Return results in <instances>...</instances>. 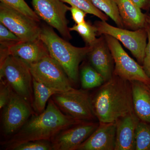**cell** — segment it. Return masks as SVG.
I'll use <instances>...</instances> for the list:
<instances>
[{
  "label": "cell",
  "mask_w": 150,
  "mask_h": 150,
  "mask_svg": "<svg viewBox=\"0 0 150 150\" xmlns=\"http://www.w3.org/2000/svg\"><path fill=\"white\" fill-rule=\"evenodd\" d=\"M0 22L21 41L35 40L39 37L41 32V26L39 22L1 2Z\"/></svg>",
  "instance_id": "9c48e42d"
},
{
  "label": "cell",
  "mask_w": 150,
  "mask_h": 150,
  "mask_svg": "<svg viewBox=\"0 0 150 150\" xmlns=\"http://www.w3.org/2000/svg\"><path fill=\"white\" fill-rule=\"evenodd\" d=\"M91 1L96 7L112 19L118 27L124 28L115 0H91Z\"/></svg>",
  "instance_id": "44dd1931"
},
{
  "label": "cell",
  "mask_w": 150,
  "mask_h": 150,
  "mask_svg": "<svg viewBox=\"0 0 150 150\" xmlns=\"http://www.w3.org/2000/svg\"><path fill=\"white\" fill-rule=\"evenodd\" d=\"M81 86L84 89L98 87L105 82L103 76L91 65H84L81 70Z\"/></svg>",
  "instance_id": "ffe728a7"
},
{
  "label": "cell",
  "mask_w": 150,
  "mask_h": 150,
  "mask_svg": "<svg viewBox=\"0 0 150 150\" xmlns=\"http://www.w3.org/2000/svg\"><path fill=\"white\" fill-rule=\"evenodd\" d=\"M114 62L113 74L129 81H139L149 86L150 78L142 66L131 58L115 38L103 35Z\"/></svg>",
  "instance_id": "52a82bcc"
},
{
  "label": "cell",
  "mask_w": 150,
  "mask_h": 150,
  "mask_svg": "<svg viewBox=\"0 0 150 150\" xmlns=\"http://www.w3.org/2000/svg\"><path fill=\"white\" fill-rule=\"evenodd\" d=\"M34 112L31 105L12 90L9 101L3 110L4 134L6 136H12L15 134L34 115Z\"/></svg>",
  "instance_id": "8fae6325"
},
{
  "label": "cell",
  "mask_w": 150,
  "mask_h": 150,
  "mask_svg": "<svg viewBox=\"0 0 150 150\" xmlns=\"http://www.w3.org/2000/svg\"><path fill=\"white\" fill-rule=\"evenodd\" d=\"M33 78L58 92L72 88L64 70L50 55L30 65Z\"/></svg>",
  "instance_id": "ba28073f"
},
{
  "label": "cell",
  "mask_w": 150,
  "mask_h": 150,
  "mask_svg": "<svg viewBox=\"0 0 150 150\" xmlns=\"http://www.w3.org/2000/svg\"><path fill=\"white\" fill-rule=\"evenodd\" d=\"M32 4L40 19L57 30L66 40L72 39L66 17L69 7L61 0H32Z\"/></svg>",
  "instance_id": "30bf717a"
},
{
  "label": "cell",
  "mask_w": 150,
  "mask_h": 150,
  "mask_svg": "<svg viewBox=\"0 0 150 150\" xmlns=\"http://www.w3.org/2000/svg\"><path fill=\"white\" fill-rule=\"evenodd\" d=\"M11 150H53L51 142L38 140L22 143L13 147Z\"/></svg>",
  "instance_id": "484cf974"
},
{
  "label": "cell",
  "mask_w": 150,
  "mask_h": 150,
  "mask_svg": "<svg viewBox=\"0 0 150 150\" xmlns=\"http://www.w3.org/2000/svg\"><path fill=\"white\" fill-rule=\"evenodd\" d=\"M0 78L5 80L16 93L32 105L33 78L29 65L18 57L9 55L0 62Z\"/></svg>",
  "instance_id": "277c9868"
},
{
  "label": "cell",
  "mask_w": 150,
  "mask_h": 150,
  "mask_svg": "<svg viewBox=\"0 0 150 150\" xmlns=\"http://www.w3.org/2000/svg\"><path fill=\"white\" fill-rule=\"evenodd\" d=\"M1 2L16 10L35 21L40 22V19L24 0H0Z\"/></svg>",
  "instance_id": "d4e9b609"
},
{
  "label": "cell",
  "mask_w": 150,
  "mask_h": 150,
  "mask_svg": "<svg viewBox=\"0 0 150 150\" xmlns=\"http://www.w3.org/2000/svg\"><path fill=\"white\" fill-rule=\"evenodd\" d=\"M124 28L136 30L146 27V14L143 13L132 0H115Z\"/></svg>",
  "instance_id": "e0dca14e"
},
{
  "label": "cell",
  "mask_w": 150,
  "mask_h": 150,
  "mask_svg": "<svg viewBox=\"0 0 150 150\" xmlns=\"http://www.w3.org/2000/svg\"><path fill=\"white\" fill-rule=\"evenodd\" d=\"M93 25L96 28L97 35L106 34L115 38L131 52L140 64H143L148 40L146 27L130 30L115 27L101 20L95 22Z\"/></svg>",
  "instance_id": "8992f818"
},
{
  "label": "cell",
  "mask_w": 150,
  "mask_h": 150,
  "mask_svg": "<svg viewBox=\"0 0 150 150\" xmlns=\"http://www.w3.org/2000/svg\"><path fill=\"white\" fill-rule=\"evenodd\" d=\"M69 11L71 14L73 20L76 24H80L86 21L85 18L87 13L84 11L74 6L69 7Z\"/></svg>",
  "instance_id": "f546056e"
},
{
  "label": "cell",
  "mask_w": 150,
  "mask_h": 150,
  "mask_svg": "<svg viewBox=\"0 0 150 150\" xmlns=\"http://www.w3.org/2000/svg\"><path fill=\"white\" fill-rule=\"evenodd\" d=\"M99 124L86 121L62 130L51 140L53 150H76L96 130Z\"/></svg>",
  "instance_id": "7c38bea8"
},
{
  "label": "cell",
  "mask_w": 150,
  "mask_h": 150,
  "mask_svg": "<svg viewBox=\"0 0 150 150\" xmlns=\"http://www.w3.org/2000/svg\"><path fill=\"white\" fill-rule=\"evenodd\" d=\"M62 112L78 121H92L96 118L92 100L86 91L72 88L51 97Z\"/></svg>",
  "instance_id": "5b68a950"
},
{
  "label": "cell",
  "mask_w": 150,
  "mask_h": 150,
  "mask_svg": "<svg viewBox=\"0 0 150 150\" xmlns=\"http://www.w3.org/2000/svg\"><path fill=\"white\" fill-rule=\"evenodd\" d=\"M130 82L134 112L141 121L150 123L149 87L147 85L139 81H132Z\"/></svg>",
  "instance_id": "ac0fdd59"
},
{
  "label": "cell",
  "mask_w": 150,
  "mask_h": 150,
  "mask_svg": "<svg viewBox=\"0 0 150 150\" xmlns=\"http://www.w3.org/2000/svg\"><path fill=\"white\" fill-rule=\"evenodd\" d=\"M12 89L5 80L1 79L0 84V108H4L10 99Z\"/></svg>",
  "instance_id": "83f0119b"
},
{
  "label": "cell",
  "mask_w": 150,
  "mask_h": 150,
  "mask_svg": "<svg viewBox=\"0 0 150 150\" xmlns=\"http://www.w3.org/2000/svg\"><path fill=\"white\" fill-rule=\"evenodd\" d=\"M99 123L96 130L76 150H115L116 122Z\"/></svg>",
  "instance_id": "5bb4252c"
},
{
  "label": "cell",
  "mask_w": 150,
  "mask_h": 150,
  "mask_svg": "<svg viewBox=\"0 0 150 150\" xmlns=\"http://www.w3.org/2000/svg\"><path fill=\"white\" fill-rule=\"evenodd\" d=\"M69 30L77 32L85 42L86 46H92L97 40L96 28L89 22L76 24L69 28Z\"/></svg>",
  "instance_id": "603a6c76"
},
{
  "label": "cell",
  "mask_w": 150,
  "mask_h": 150,
  "mask_svg": "<svg viewBox=\"0 0 150 150\" xmlns=\"http://www.w3.org/2000/svg\"><path fill=\"white\" fill-rule=\"evenodd\" d=\"M146 20L148 23L150 25V13L146 14Z\"/></svg>",
  "instance_id": "1f68e13d"
},
{
  "label": "cell",
  "mask_w": 150,
  "mask_h": 150,
  "mask_svg": "<svg viewBox=\"0 0 150 150\" xmlns=\"http://www.w3.org/2000/svg\"><path fill=\"white\" fill-rule=\"evenodd\" d=\"M139 121L134 112L116 121L115 150H135V132Z\"/></svg>",
  "instance_id": "2e32d148"
},
{
  "label": "cell",
  "mask_w": 150,
  "mask_h": 150,
  "mask_svg": "<svg viewBox=\"0 0 150 150\" xmlns=\"http://www.w3.org/2000/svg\"><path fill=\"white\" fill-rule=\"evenodd\" d=\"M148 34V42L145 49V56L143 63V69L150 78V25L147 23L146 27Z\"/></svg>",
  "instance_id": "f1b7e54d"
},
{
  "label": "cell",
  "mask_w": 150,
  "mask_h": 150,
  "mask_svg": "<svg viewBox=\"0 0 150 150\" xmlns=\"http://www.w3.org/2000/svg\"><path fill=\"white\" fill-rule=\"evenodd\" d=\"M135 150H150V126L139 121L135 132Z\"/></svg>",
  "instance_id": "7402d4cb"
},
{
  "label": "cell",
  "mask_w": 150,
  "mask_h": 150,
  "mask_svg": "<svg viewBox=\"0 0 150 150\" xmlns=\"http://www.w3.org/2000/svg\"><path fill=\"white\" fill-rule=\"evenodd\" d=\"M39 38L48 48L50 56L61 65L71 82L79 78V67L84 58L91 51L92 46L77 47L73 46L54 31L50 26H41Z\"/></svg>",
  "instance_id": "3957f363"
},
{
  "label": "cell",
  "mask_w": 150,
  "mask_h": 150,
  "mask_svg": "<svg viewBox=\"0 0 150 150\" xmlns=\"http://www.w3.org/2000/svg\"><path fill=\"white\" fill-rule=\"evenodd\" d=\"M140 8L149 11L150 10V0H132Z\"/></svg>",
  "instance_id": "4dcf8cb0"
},
{
  "label": "cell",
  "mask_w": 150,
  "mask_h": 150,
  "mask_svg": "<svg viewBox=\"0 0 150 150\" xmlns=\"http://www.w3.org/2000/svg\"><path fill=\"white\" fill-rule=\"evenodd\" d=\"M33 100L31 106L34 113L38 115L44 111L46 104L49 100L54 94L58 92L33 79Z\"/></svg>",
  "instance_id": "d6986e66"
},
{
  "label": "cell",
  "mask_w": 150,
  "mask_h": 150,
  "mask_svg": "<svg viewBox=\"0 0 150 150\" xmlns=\"http://www.w3.org/2000/svg\"><path fill=\"white\" fill-rule=\"evenodd\" d=\"M64 3L69 4L71 6H74L84 11L86 13L93 15L97 17L103 21L108 20L107 15L96 7L91 0H61Z\"/></svg>",
  "instance_id": "cb8c5ba5"
},
{
  "label": "cell",
  "mask_w": 150,
  "mask_h": 150,
  "mask_svg": "<svg viewBox=\"0 0 150 150\" xmlns=\"http://www.w3.org/2000/svg\"><path fill=\"white\" fill-rule=\"evenodd\" d=\"M92 47L88 54L91 65L107 81L113 76L114 62L104 35H100Z\"/></svg>",
  "instance_id": "4fadbf2b"
},
{
  "label": "cell",
  "mask_w": 150,
  "mask_h": 150,
  "mask_svg": "<svg viewBox=\"0 0 150 150\" xmlns=\"http://www.w3.org/2000/svg\"><path fill=\"white\" fill-rule=\"evenodd\" d=\"M21 41L13 33L2 23H0V43L1 46L8 47L14 43Z\"/></svg>",
  "instance_id": "4316f807"
},
{
  "label": "cell",
  "mask_w": 150,
  "mask_h": 150,
  "mask_svg": "<svg viewBox=\"0 0 150 150\" xmlns=\"http://www.w3.org/2000/svg\"><path fill=\"white\" fill-rule=\"evenodd\" d=\"M92 100L99 123H114L134 112L131 82L114 74L100 86Z\"/></svg>",
  "instance_id": "7a4b0ae2"
},
{
  "label": "cell",
  "mask_w": 150,
  "mask_h": 150,
  "mask_svg": "<svg viewBox=\"0 0 150 150\" xmlns=\"http://www.w3.org/2000/svg\"><path fill=\"white\" fill-rule=\"evenodd\" d=\"M6 48L10 55L19 58L29 66L50 55L45 43L39 38L19 41Z\"/></svg>",
  "instance_id": "9a60e30c"
},
{
  "label": "cell",
  "mask_w": 150,
  "mask_h": 150,
  "mask_svg": "<svg viewBox=\"0 0 150 150\" xmlns=\"http://www.w3.org/2000/svg\"><path fill=\"white\" fill-rule=\"evenodd\" d=\"M149 86V88H150V85Z\"/></svg>",
  "instance_id": "d6a6232c"
},
{
  "label": "cell",
  "mask_w": 150,
  "mask_h": 150,
  "mask_svg": "<svg viewBox=\"0 0 150 150\" xmlns=\"http://www.w3.org/2000/svg\"><path fill=\"white\" fill-rule=\"evenodd\" d=\"M82 122L65 114L50 98L43 112L32 115L3 145L6 150H11L17 145L30 141L51 142L60 131Z\"/></svg>",
  "instance_id": "6da1fadb"
}]
</instances>
